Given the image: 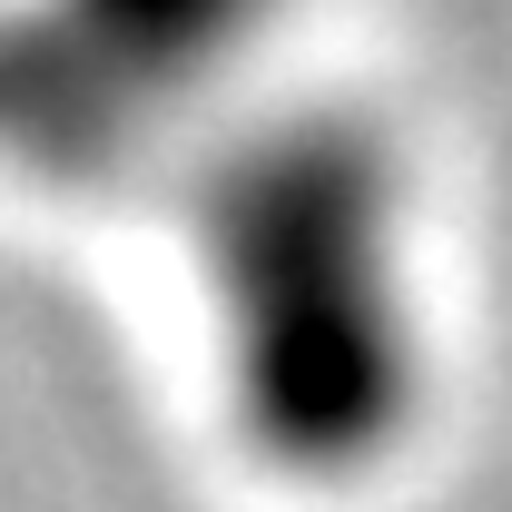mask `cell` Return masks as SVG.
<instances>
[{
  "label": "cell",
  "mask_w": 512,
  "mask_h": 512,
  "mask_svg": "<svg viewBox=\"0 0 512 512\" xmlns=\"http://www.w3.org/2000/svg\"><path fill=\"white\" fill-rule=\"evenodd\" d=\"M227 414L286 483H365L424 404L404 168L345 109H286L197 178Z\"/></svg>",
  "instance_id": "obj_1"
},
{
  "label": "cell",
  "mask_w": 512,
  "mask_h": 512,
  "mask_svg": "<svg viewBox=\"0 0 512 512\" xmlns=\"http://www.w3.org/2000/svg\"><path fill=\"white\" fill-rule=\"evenodd\" d=\"M148 128L158 109L50 0H0V158H20L40 178H99Z\"/></svg>",
  "instance_id": "obj_2"
},
{
  "label": "cell",
  "mask_w": 512,
  "mask_h": 512,
  "mask_svg": "<svg viewBox=\"0 0 512 512\" xmlns=\"http://www.w3.org/2000/svg\"><path fill=\"white\" fill-rule=\"evenodd\" d=\"M50 10L168 119L188 89H207L217 69L247 50L286 0H50Z\"/></svg>",
  "instance_id": "obj_3"
}]
</instances>
